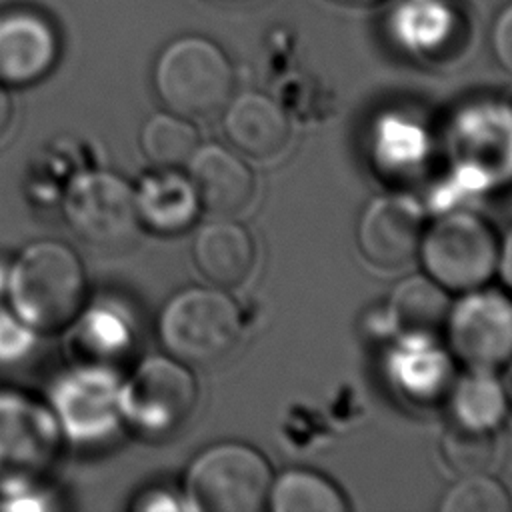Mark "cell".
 Instances as JSON below:
<instances>
[{"label": "cell", "mask_w": 512, "mask_h": 512, "mask_svg": "<svg viewBox=\"0 0 512 512\" xmlns=\"http://www.w3.org/2000/svg\"><path fill=\"white\" fill-rule=\"evenodd\" d=\"M454 424L474 430H496L508 412L502 380L492 370L468 368L448 390Z\"/></svg>", "instance_id": "44dd1931"}, {"label": "cell", "mask_w": 512, "mask_h": 512, "mask_svg": "<svg viewBox=\"0 0 512 512\" xmlns=\"http://www.w3.org/2000/svg\"><path fill=\"white\" fill-rule=\"evenodd\" d=\"M38 332L12 310L0 308V366L22 362L36 346Z\"/></svg>", "instance_id": "4316f807"}, {"label": "cell", "mask_w": 512, "mask_h": 512, "mask_svg": "<svg viewBox=\"0 0 512 512\" xmlns=\"http://www.w3.org/2000/svg\"><path fill=\"white\" fill-rule=\"evenodd\" d=\"M14 118V102L8 92V86L0 82V138L8 132Z\"/></svg>", "instance_id": "4dcf8cb0"}, {"label": "cell", "mask_w": 512, "mask_h": 512, "mask_svg": "<svg viewBox=\"0 0 512 512\" xmlns=\"http://www.w3.org/2000/svg\"><path fill=\"white\" fill-rule=\"evenodd\" d=\"M386 376L408 400L434 404L454 382L450 350L442 348L434 334L398 332L386 354Z\"/></svg>", "instance_id": "4fadbf2b"}, {"label": "cell", "mask_w": 512, "mask_h": 512, "mask_svg": "<svg viewBox=\"0 0 512 512\" xmlns=\"http://www.w3.org/2000/svg\"><path fill=\"white\" fill-rule=\"evenodd\" d=\"M426 152L424 132L402 118L386 116L374 134V154L388 170H408L422 162Z\"/></svg>", "instance_id": "484cf974"}, {"label": "cell", "mask_w": 512, "mask_h": 512, "mask_svg": "<svg viewBox=\"0 0 512 512\" xmlns=\"http://www.w3.org/2000/svg\"><path fill=\"white\" fill-rule=\"evenodd\" d=\"M140 150L156 168H178L200 146L190 118L174 112H156L140 128Z\"/></svg>", "instance_id": "603a6c76"}, {"label": "cell", "mask_w": 512, "mask_h": 512, "mask_svg": "<svg viewBox=\"0 0 512 512\" xmlns=\"http://www.w3.org/2000/svg\"><path fill=\"white\" fill-rule=\"evenodd\" d=\"M336 2H342V4H358V6H362V4H372V2H376V0H336Z\"/></svg>", "instance_id": "836d02e7"}, {"label": "cell", "mask_w": 512, "mask_h": 512, "mask_svg": "<svg viewBox=\"0 0 512 512\" xmlns=\"http://www.w3.org/2000/svg\"><path fill=\"white\" fill-rule=\"evenodd\" d=\"M196 402L194 374L170 354L142 358L120 386L122 420L150 438L178 432L190 420Z\"/></svg>", "instance_id": "52a82bcc"}, {"label": "cell", "mask_w": 512, "mask_h": 512, "mask_svg": "<svg viewBox=\"0 0 512 512\" xmlns=\"http://www.w3.org/2000/svg\"><path fill=\"white\" fill-rule=\"evenodd\" d=\"M68 328L76 362L102 364L110 368L128 356L136 336L132 318L114 302L84 304Z\"/></svg>", "instance_id": "ac0fdd59"}, {"label": "cell", "mask_w": 512, "mask_h": 512, "mask_svg": "<svg viewBox=\"0 0 512 512\" xmlns=\"http://www.w3.org/2000/svg\"><path fill=\"white\" fill-rule=\"evenodd\" d=\"M242 332L236 302L218 288L190 286L172 294L158 316L164 350L188 366L224 360Z\"/></svg>", "instance_id": "277c9868"}, {"label": "cell", "mask_w": 512, "mask_h": 512, "mask_svg": "<svg viewBox=\"0 0 512 512\" xmlns=\"http://www.w3.org/2000/svg\"><path fill=\"white\" fill-rule=\"evenodd\" d=\"M456 32V14L446 0H400L390 16V34L412 54L442 50Z\"/></svg>", "instance_id": "d6986e66"}, {"label": "cell", "mask_w": 512, "mask_h": 512, "mask_svg": "<svg viewBox=\"0 0 512 512\" xmlns=\"http://www.w3.org/2000/svg\"><path fill=\"white\" fill-rule=\"evenodd\" d=\"M438 508L440 512H508L512 510V498L496 476L478 472L460 476L444 492Z\"/></svg>", "instance_id": "d4e9b609"}, {"label": "cell", "mask_w": 512, "mask_h": 512, "mask_svg": "<svg viewBox=\"0 0 512 512\" xmlns=\"http://www.w3.org/2000/svg\"><path fill=\"white\" fill-rule=\"evenodd\" d=\"M60 56L54 22L40 10L12 6L0 10V82L30 86L44 80Z\"/></svg>", "instance_id": "8fae6325"}, {"label": "cell", "mask_w": 512, "mask_h": 512, "mask_svg": "<svg viewBox=\"0 0 512 512\" xmlns=\"http://www.w3.org/2000/svg\"><path fill=\"white\" fill-rule=\"evenodd\" d=\"M424 218L420 208L402 196H380L368 202L356 224L362 256L378 268H398L420 248Z\"/></svg>", "instance_id": "7c38bea8"}, {"label": "cell", "mask_w": 512, "mask_h": 512, "mask_svg": "<svg viewBox=\"0 0 512 512\" xmlns=\"http://www.w3.org/2000/svg\"><path fill=\"white\" fill-rule=\"evenodd\" d=\"M192 260L206 280L220 288H232L252 274L256 242L242 224L216 220L196 232Z\"/></svg>", "instance_id": "e0dca14e"}, {"label": "cell", "mask_w": 512, "mask_h": 512, "mask_svg": "<svg viewBox=\"0 0 512 512\" xmlns=\"http://www.w3.org/2000/svg\"><path fill=\"white\" fill-rule=\"evenodd\" d=\"M500 242L492 226L470 210L442 214L424 228L418 256L426 276L448 292L486 286L498 270Z\"/></svg>", "instance_id": "8992f818"}, {"label": "cell", "mask_w": 512, "mask_h": 512, "mask_svg": "<svg viewBox=\"0 0 512 512\" xmlns=\"http://www.w3.org/2000/svg\"><path fill=\"white\" fill-rule=\"evenodd\" d=\"M188 178L200 206L216 216H234L248 208L256 192L250 166L220 144L198 146L188 160Z\"/></svg>", "instance_id": "5bb4252c"}, {"label": "cell", "mask_w": 512, "mask_h": 512, "mask_svg": "<svg viewBox=\"0 0 512 512\" xmlns=\"http://www.w3.org/2000/svg\"><path fill=\"white\" fill-rule=\"evenodd\" d=\"M8 266H10V262L8 264H4L2 260H0V294H6V280H8Z\"/></svg>", "instance_id": "d6a6232c"}, {"label": "cell", "mask_w": 512, "mask_h": 512, "mask_svg": "<svg viewBox=\"0 0 512 512\" xmlns=\"http://www.w3.org/2000/svg\"><path fill=\"white\" fill-rule=\"evenodd\" d=\"M120 386L116 368L76 362L56 376L48 392V406L62 436L80 446L110 440L120 428Z\"/></svg>", "instance_id": "9c48e42d"}, {"label": "cell", "mask_w": 512, "mask_h": 512, "mask_svg": "<svg viewBox=\"0 0 512 512\" xmlns=\"http://www.w3.org/2000/svg\"><path fill=\"white\" fill-rule=\"evenodd\" d=\"M268 506L274 512H344L342 492L322 474L292 468L272 480Z\"/></svg>", "instance_id": "7402d4cb"}, {"label": "cell", "mask_w": 512, "mask_h": 512, "mask_svg": "<svg viewBox=\"0 0 512 512\" xmlns=\"http://www.w3.org/2000/svg\"><path fill=\"white\" fill-rule=\"evenodd\" d=\"M88 282L80 256L64 242L26 244L8 266L10 310L38 334L68 328L86 304Z\"/></svg>", "instance_id": "6da1fadb"}, {"label": "cell", "mask_w": 512, "mask_h": 512, "mask_svg": "<svg viewBox=\"0 0 512 512\" xmlns=\"http://www.w3.org/2000/svg\"><path fill=\"white\" fill-rule=\"evenodd\" d=\"M490 42L498 64L512 76V2L498 12L492 24Z\"/></svg>", "instance_id": "83f0119b"}, {"label": "cell", "mask_w": 512, "mask_h": 512, "mask_svg": "<svg viewBox=\"0 0 512 512\" xmlns=\"http://www.w3.org/2000/svg\"><path fill=\"white\" fill-rule=\"evenodd\" d=\"M440 452L448 468L460 476L488 472L498 456L494 430H474L452 424L440 438Z\"/></svg>", "instance_id": "cb8c5ba5"}, {"label": "cell", "mask_w": 512, "mask_h": 512, "mask_svg": "<svg viewBox=\"0 0 512 512\" xmlns=\"http://www.w3.org/2000/svg\"><path fill=\"white\" fill-rule=\"evenodd\" d=\"M62 440L48 402L0 386V498L42 488L60 458Z\"/></svg>", "instance_id": "7a4b0ae2"}, {"label": "cell", "mask_w": 512, "mask_h": 512, "mask_svg": "<svg viewBox=\"0 0 512 512\" xmlns=\"http://www.w3.org/2000/svg\"><path fill=\"white\" fill-rule=\"evenodd\" d=\"M448 350L468 368L496 370L512 362V296L498 288L464 292L450 304Z\"/></svg>", "instance_id": "30bf717a"}, {"label": "cell", "mask_w": 512, "mask_h": 512, "mask_svg": "<svg viewBox=\"0 0 512 512\" xmlns=\"http://www.w3.org/2000/svg\"><path fill=\"white\" fill-rule=\"evenodd\" d=\"M154 90L168 112L208 118L234 96V68L224 50L196 34L168 42L154 62Z\"/></svg>", "instance_id": "3957f363"}, {"label": "cell", "mask_w": 512, "mask_h": 512, "mask_svg": "<svg viewBox=\"0 0 512 512\" xmlns=\"http://www.w3.org/2000/svg\"><path fill=\"white\" fill-rule=\"evenodd\" d=\"M224 134L230 144L254 160L278 156L290 140L286 112L262 92L232 96L224 108Z\"/></svg>", "instance_id": "9a60e30c"}, {"label": "cell", "mask_w": 512, "mask_h": 512, "mask_svg": "<svg viewBox=\"0 0 512 512\" xmlns=\"http://www.w3.org/2000/svg\"><path fill=\"white\" fill-rule=\"evenodd\" d=\"M132 510H180L188 508L186 502H180L176 494L164 488H152L144 494H138L130 506Z\"/></svg>", "instance_id": "f1b7e54d"}, {"label": "cell", "mask_w": 512, "mask_h": 512, "mask_svg": "<svg viewBox=\"0 0 512 512\" xmlns=\"http://www.w3.org/2000/svg\"><path fill=\"white\" fill-rule=\"evenodd\" d=\"M502 386H504V394H506V402H508V410H512V364L502 380Z\"/></svg>", "instance_id": "1f68e13d"}, {"label": "cell", "mask_w": 512, "mask_h": 512, "mask_svg": "<svg viewBox=\"0 0 512 512\" xmlns=\"http://www.w3.org/2000/svg\"><path fill=\"white\" fill-rule=\"evenodd\" d=\"M134 204L140 226L164 236L188 230L202 208L192 180L176 168L144 174L134 186Z\"/></svg>", "instance_id": "2e32d148"}, {"label": "cell", "mask_w": 512, "mask_h": 512, "mask_svg": "<svg viewBox=\"0 0 512 512\" xmlns=\"http://www.w3.org/2000/svg\"><path fill=\"white\" fill-rule=\"evenodd\" d=\"M58 200L70 232L92 246H120L140 226L134 186L112 170H76L66 180Z\"/></svg>", "instance_id": "ba28073f"}, {"label": "cell", "mask_w": 512, "mask_h": 512, "mask_svg": "<svg viewBox=\"0 0 512 512\" xmlns=\"http://www.w3.org/2000/svg\"><path fill=\"white\" fill-rule=\"evenodd\" d=\"M272 468L264 454L242 442L204 448L188 464L184 498L190 510L260 512L268 504Z\"/></svg>", "instance_id": "5b68a950"}, {"label": "cell", "mask_w": 512, "mask_h": 512, "mask_svg": "<svg viewBox=\"0 0 512 512\" xmlns=\"http://www.w3.org/2000/svg\"><path fill=\"white\" fill-rule=\"evenodd\" d=\"M448 310V290L426 274L402 278L386 302L388 322L398 332L434 334L444 326Z\"/></svg>", "instance_id": "ffe728a7"}, {"label": "cell", "mask_w": 512, "mask_h": 512, "mask_svg": "<svg viewBox=\"0 0 512 512\" xmlns=\"http://www.w3.org/2000/svg\"><path fill=\"white\" fill-rule=\"evenodd\" d=\"M506 284V288L512 292V228L508 230L504 242L500 244V254H498V270H496Z\"/></svg>", "instance_id": "f546056e"}]
</instances>
